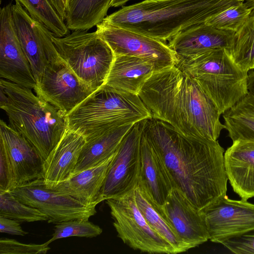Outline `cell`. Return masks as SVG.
Returning <instances> with one entry per match:
<instances>
[{
  "mask_svg": "<svg viewBox=\"0 0 254 254\" xmlns=\"http://www.w3.org/2000/svg\"><path fill=\"white\" fill-rule=\"evenodd\" d=\"M23 203L46 214L48 223L57 224L74 219H87L96 213L97 204H86L65 193L47 187L43 178L10 190Z\"/></svg>",
  "mask_w": 254,
  "mask_h": 254,
  "instance_id": "30bf717a",
  "label": "cell"
},
{
  "mask_svg": "<svg viewBox=\"0 0 254 254\" xmlns=\"http://www.w3.org/2000/svg\"><path fill=\"white\" fill-rule=\"evenodd\" d=\"M75 30L63 37L53 34V42L61 57L94 91L104 85L114 59L108 44L97 33Z\"/></svg>",
  "mask_w": 254,
  "mask_h": 254,
  "instance_id": "52a82bcc",
  "label": "cell"
},
{
  "mask_svg": "<svg viewBox=\"0 0 254 254\" xmlns=\"http://www.w3.org/2000/svg\"><path fill=\"white\" fill-rule=\"evenodd\" d=\"M241 0H146L123 6L102 21L164 42Z\"/></svg>",
  "mask_w": 254,
  "mask_h": 254,
  "instance_id": "3957f363",
  "label": "cell"
},
{
  "mask_svg": "<svg viewBox=\"0 0 254 254\" xmlns=\"http://www.w3.org/2000/svg\"><path fill=\"white\" fill-rule=\"evenodd\" d=\"M117 236L134 250L149 254H176L169 243L147 223L139 209L134 188L106 200Z\"/></svg>",
  "mask_w": 254,
  "mask_h": 254,
  "instance_id": "ba28073f",
  "label": "cell"
},
{
  "mask_svg": "<svg viewBox=\"0 0 254 254\" xmlns=\"http://www.w3.org/2000/svg\"><path fill=\"white\" fill-rule=\"evenodd\" d=\"M224 125L232 141L254 142V95L249 93L223 114Z\"/></svg>",
  "mask_w": 254,
  "mask_h": 254,
  "instance_id": "484cf974",
  "label": "cell"
},
{
  "mask_svg": "<svg viewBox=\"0 0 254 254\" xmlns=\"http://www.w3.org/2000/svg\"><path fill=\"white\" fill-rule=\"evenodd\" d=\"M0 88V107L10 125L35 147L44 161L66 129L65 116L31 89L3 78Z\"/></svg>",
  "mask_w": 254,
  "mask_h": 254,
  "instance_id": "277c9868",
  "label": "cell"
},
{
  "mask_svg": "<svg viewBox=\"0 0 254 254\" xmlns=\"http://www.w3.org/2000/svg\"><path fill=\"white\" fill-rule=\"evenodd\" d=\"M211 242L221 244L254 229V204L226 195L204 211Z\"/></svg>",
  "mask_w": 254,
  "mask_h": 254,
  "instance_id": "9a60e30c",
  "label": "cell"
},
{
  "mask_svg": "<svg viewBox=\"0 0 254 254\" xmlns=\"http://www.w3.org/2000/svg\"><path fill=\"white\" fill-rule=\"evenodd\" d=\"M235 33L217 29L205 22L192 26L169 41L178 60L209 50L231 46Z\"/></svg>",
  "mask_w": 254,
  "mask_h": 254,
  "instance_id": "d6986e66",
  "label": "cell"
},
{
  "mask_svg": "<svg viewBox=\"0 0 254 254\" xmlns=\"http://www.w3.org/2000/svg\"><path fill=\"white\" fill-rule=\"evenodd\" d=\"M232 253L237 254H254V229L221 243Z\"/></svg>",
  "mask_w": 254,
  "mask_h": 254,
  "instance_id": "836d02e7",
  "label": "cell"
},
{
  "mask_svg": "<svg viewBox=\"0 0 254 254\" xmlns=\"http://www.w3.org/2000/svg\"><path fill=\"white\" fill-rule=\"evenodd\" d=\"M102 233V229L89 220H70L56 224L52 237L47 242L50 244L56 240L73 236L93 238Z\"/></svg>",
  "mask_w": 254,
  "mask_h": 254,
  "instance_id": "1f68e13d",
  "label": "cell"
},
{
  "mask_svg": "<svg viewBox=\"0 0 254 254\" xmlns=\"http://www.w3.org/2000/svg\"><path fill=\"white\" fill-rule=\"evenodd\" d=\"M152 117L138 94L104 84L66 116V128L85 136Z\"/></svg>",
  "mask_w": 254,
  "mask_h": 254,
  "instance_id": "5b68a950",
  "label": "cell"
},
{
  "mask_svg": "<svg viewBox=\"0 0 254 254\" xmlns=\"http://www.w3.org/2000/svg\"><path fill=\"white\" fill-rule=\"evenodd\" d=\"M96 27V32L114 55L142 59L150 63L155 71L176 65L178 62L175 53L166 42L103 21Z\"/></svg>",
  "mask_w": 254,
  "mask_h": 254,
  "instance_id": "9c48e42d",
  "label": "cell"
},
{
  "mask_svg": "<svg viewBox=\"0 0 254 254\" xmlns=\"http://www.w3.org/2000/svg\"><path fill=\"white\" fill-rule=\"evenodd\" d=\"M112 0H70L66 25L71 30H88L106 17Z\"/></svg>",
  "mask_w": 254,
  "mask_h": 254,
  "instance_id": "4316f807",
  "label": "cell"
},
{
  "mask_svg": "<svg viewBox=\"0 0 254 254\" xmlns=\"http://www.w3.org/2000/svg\"><path fill=\"white\" fill-rule=\"evenodd\" d=\"M245 3L248 7L251 8V9L254 8V0L246 1Z\"/></svg>",
  "mask_w": 254,
  "mask_h": 254,
  "instance_id": "60d3db41",
  "label": "cell"
},
{
  "mask_svg": "<svg viewBox=\"0 0 254 254\" xmlns=\"http://www.w3.org/2000/svg\"><path fill=\"white\" fill-rule=\"evenodd\" d=\"M142 121L134 124L123 139L102 188V201L133 189L141 170Z\"/></svg>",
  "mask_w": 254,
  "mask_h": 254,
  "instance_id": "7c38bea8",
  "label": "cell"
},
{
  "mask_svg": "<svg viewBox=\"0 0 254 254\" xmlns=\"http://www.w3.org/2000/svg\"><path fill=\"white\" fill-rule=\"evenodd\" d=\"M248 88L249 93L254 95V70L248 72Z\"/></svg>",
  "mask_w": 254,
  "mask_h": 254,
  "instance_id": "74e56055",
  "label": "cell"
},
{
  "mask_svg": "<svg viewBox=\"0 0 254 254\" xmlns=\"http://www.w3.org/2000/svg\"><path fill=\"white\" fill-rule=\"evenodd\" d=\"M117 151L99 164L73 174L52 189L67 194L86 204H99L102 202L101 192L108 170Z\"/></svg>",
  "mask_w": 254,
  "mask_h": 254,
  "instance_id": "44dd1931",
  "label": "cell"
},
{
  "mask_svg": "<svg viewBox=\"0 0 254 254\" xmlns=\"http://www.w3.org/2000/svg\"><path fill=\"white\" fill-rule=\"evenodd\" d=\"M0 144L5 151L12 176V189L43 178L44 160L35 147L2 120Z\"/></svg>",
  "mask_w": 254,
  "mask_h": 254,
  "instance_id": "e0dca14e",
  "label": "cell"
},
{
  "mask_svg": "<svg viewBox=\"0 0 254 254\" xmlns=\"http://www.w3.org/2000/svg\"><path fill=\"white\" fill-rule=\"evenodd\" d=\"M63 4L66 12L67 10L70 0H60Z\"/></svg>",
  "mask_w": 254,
  "mask_h": 254,
  "instance_id": "ab89813d",
  "label": "cell"
},
{
  "mask_svg": "<svg viewBox=\"0 0 254 254\" xmlns=\"http://www.w3.org/2000/svg\"><path fill=\"white\" fill-rule=\"evenodd\" d=\"M0 77L33 89L36 81L17 35L12 4H7L0 9Z\"/></svg>",
  "mask_w": 254,
  "mask_h": 254,
  "instance_id": "2e32d148",
  "label": "cell"
},
{
  "mask_svg": "<svg viewBox=\"0 0 254 254\" xmlns=\"http://www.w3.org/2000/svg\"><path fill=\"white\" fill-rule=\"evenodd\" d=\"M33 90L65 116L95 91L78 77L60 55L50 61Z\"/></svg>",
  "mask_w": 254,
  "mask_h": 254,
  "instance_id": "8fae6325",
  "label": "cell"
},
{
  "mask_svg": "<svg viewBox=\"0 0 254 254\" xmlns=\"http://www.w3.org/2000/svg\"><path fill=\"white\" fill-rule=\"evenodd\" d=\"M19 2L34 19L46 26L54 35L63 37L68 29L49 0H15Z\"/></svg>",
  "mask_w": 254,
  "mask_h": 254,
  "instance_id": "f1b7e54d",
  "label": "cell"
},
{
  "mask_svg": "<svg viewBox=\"0 0 254 254\" xmlns=\"http://www.w3.org/2000/svg\"><path fill=\"white\" fill-rule=\"evenodd\" d=\"M156 208L189 250L209 240L204 211L178 188L173 187L164 204Z\"/></svg>",
  "mask_w": 254,
  "mask_h": 254,
  "instance_id": "5bb4252c",
  "label": "cell"
},
{
  "mask_svg": "<svg viewBox=\"0 0 254 254\" xmlns=\"http://www.w3.org/2000/svg\"><path fill=\"white\" fill-rule=\"evenodd\" d=\"M243 0V1H245V0H246V1H252V0Z\"/></svg>",
  "mask_w": 254,
  "mask_h": 254,
  "instance_id": "b9f144b4",
  "label": "cell"
},
{
  "mask_svg": "<svg viewBox=\"0 0 254 254\" xmlns=\"http://www.w3.org/2000/svg\"><path fill=\"white\" fill-rule=\"evenodd\" d=\"M12 12L21 46L37 83L50 61L59 55L52 39L53 33L19 2L12 4Z\"/></svg>",
  "mask_w": 254,
  "mask_h": 254,
  "instance_id": "4fadbf2b",
  "label": "cell"
},
{
  "mask_svg": "<svg viewBox=\"0 0 254 254\" xmlns=\"http://www.w3.org/2000/svg\"><path fill=\"white\" fill-rule=\"evenodd\" d=\"M133 125L106 129L86 137L73 174L94 167L112 155Z\"/></svg>",
  "mask_w": 254,
  "mask_h": 254,
  "instance_id": "cb8c5ba5",
  "label": "cell"
},
{
  "mask_svg": "<svg viewBox=\"0 0 254 254\" xmlns=\"http://www.w3.org/2000/svg\"><path fill=\"white\" fill-rule=\"evenodd\" d=\"M85 142L82 134L66 128L59 143L44 161L43 179L47 187L53 188L73 174Z\"/></svg>",
  "mask_w": 254,
  "mask_h": 254,
  "instance_id": "ac0fdd59",
  "label": "cell"
},
{
  "mask_svg": "<svg viewBox=\"0 0 254 254\" xmlns=\"http://www.w3.org/2000/svg\"><path fill=\"white\" fill-rule=\"evenodd\" d=\"M131 0H112L110 3V7H119L123 6L126 4L127 1Z\"/></svg>",
  "mask_w": 254,
  "mask_h": 254,
  "instance_id": "f35d334b",
  "label": "cell"
},
{
  "mask_svg": "<svg viewBox=\"0 0 254 254\" xmlns=\"http://www.w3.org/2000/svg\"><path fill=\"white\" fill-rule=\"evenodd\" d=\"M139 180L152 201L158 206L164 204L170 191L174 187L163 161L144 135L142 130Z\"/></svg>",
  "mask_w": 254,
  "mask_h": 254,
  "instance_id": "7402d4cb",
  "label": "cell"
},
{
  "mask_svg": "<svg viewBox=\"0 0 254 254\" xmlns=\"http://www.w3.org/2000/svg\"><path fill=\"white\" fill-rule=\"evenodd\" d=\"M134 191L137 205L154 230L169 243L176 254L189 250L171 225L156 208L139 179L134 188Z\"/></svg>",
  "mask_w": 254,
  "mask_h": 254,
  "instance_id": "d4e9b609",
  "label": "cell"
},
{
  "mask_svg": "<svg viewBox=\"0 0 254 254\" xmlns=\"http://www.w3.org/2000/svg\"><path fill=\"white\" fill-rule=\"evenodd\" d=\"M142 133L163 161L173 184L204 211L226 195L224 148L217 140L187 136L154 117L142 121Z\"/></svg>",
  "mask_w": 254,
  "mask_h": 254,
  "instance_id": "6da1fadb",
  "label": "cell"
},
{
  "mask_svg": "<svg viewBox=\"0 0 254 254\" xmlns=\"http://www.w3.org/2000/svg\"><path fill=\"white\" fill-rule=\"evenodd\" d=\"M252 10L243 2L211 17L205 23L217 29L236 33L247 20Z\"/></svg>",
  "mask_w": 254,
  "mask_h": 254,
  "instance_id": "4dcf8cb0",
  "label": "cell"
},
{
  "mask_svg": "<svg viewBox=\"0 0 254 254\" xmlns=\"http://www.w3.org/2000/svg\"><path fill=\"white\" fill-rule=\"evenodd\" d=\"M176 65L197 82L221 115L249 93L248 72L233 61L224 48L179 59Z\"/></svg>",
  "mask_w": 254,
  "mask_h": 254,
  "instance_id": "8992f818",
  "label": "cell"
},
{
  "mask_svg": "<svg viewBox=\"0 0 254 254\" xmlns=\"http://www.w3.org/2000/svg\"><path fill=\"white\" fill-rule=\"evenodd\" d=\"M63 20L66 18V12L60 0H49Z\"/></svg>",
  "mask_w": 254,
  "mask_h": 254,
  "instance_id": "8d00e7d4",
  "label": "cell"
},
{
  "mask_svg": "<svg viewBox=\"0 0 254 254\" xmlns=\"http://www.w3.org/2000/svg\"><path fill=\"white\" fill-rule=\"evenodd\" d=\"M48 242L42 244H24L13 239L1 238L0 254H45L50 250Z\"/></svg>",
  "mask_w": 254,
  "mask_h": 254,
  "instance_id": "d6a6232c",
  "label": "cell"
},
{
  "mask_svg": "<svg viewBox=\"0 0 254 254\" xmlns=\"http://www.w3.org/2000/svg\"><path fill=\"white\" fill-rule=\"evenodd\" d=\"M224 160L233 190L243 199L254 197V142L233 141L224 152Z\"/></svg>",
  "mask_w": 254,
  "mask_h": 254,
  "instance_id": "ffe728a7",
  "label": "cell"
},
{
  "mask_svg": "<svg viewBox=\"0 0 254 254\" xmlns=\"http://www.w3.org/2000/svg\"><path fill=\"white\" fill-rule=\"evenodd\" d=\"M155 72L145 60L127 55H114L104 84L116 89L138 94L146 81Z\"/></svg>",
  "mask_w": 254,
  "mask_h": 254,
  "instance_id": "603a6c76",
  "label": "cell"
},
{
  "mask_svg": "<svg viewBox=\"0 0 254 254\" xmlns=\"http://www.w3.org/2000/svg\"><path fill=\"white\" fill-rule=\"evenodd\" d=\"M226 50L242 70L248 72L254 69V8L245 24L235 34L230 48Z\"/></svg>",
  "mask_w": 254,
  "mask_h": 254,
  "instance_id": "83f0119b",
  "label": "cell"
},
{
  "mask_svg": "<svg viewBox=\"0 0 254 254\" xmlns=\"http://www.w3.org/2000/svg\"><path fill=\"white\" fill-rule=\"evenodd\" d=\"M0 216L18 222L47 221V216L38 209L26 205L9 190H0Z\"/></svg>",
  "mask_w": 254,
  "mask_h": 254,
  "instance_id": "f546056e",
  "label": "cell"
},
{
  "mask_svg": "<svg viewBox=\"0 0 254 254\" xmlns=\"http://www.w3.org/2000/svg\"><path fill=\"white\" fill-rule=\"evenodd\" d=\"M12 189V176L9 165L3 146L0 144V190Z\"/></svg>",
  "mask_w": 254,
  "mask_h": 254,
  "instance_id": "e575fe53",
  "label": "cell"
},
{
  "mask_svg": "<svg viewBox=\"0 0 254 254\" xmlns=\"http://www.w3.org/2000/svg\"><path fill=\"white\" fill-rule=\"evenodd\" d=\"M19 222L0 216V232L13 235L24 236L28 233L24 231Z\"/></svg>",
  "mask_w": 254,
  "mask_h": 254,
  "instance_id": "d590c367",
  "label": "cell"
},
{
  "mask_svg": "<svg viewBox=\"0 0 254 254\" xmlns=\"http://www.w3.org/2000/svg\"><path fill=\"white\" fill-rule=\"evenodd\" d=\"M138 95L152 117L186 136L217 140L225 128L212 101L194 79L176 65L154 72Z\"/></svg>",
  "mask_w": 254,
  "mask_h": 254,
  "instance_id": "7a4b0ae2",
  "label": "cell"
}]
</instances>
